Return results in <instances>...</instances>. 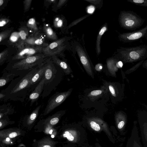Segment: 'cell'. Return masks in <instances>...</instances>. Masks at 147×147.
Segmentation results:
<instances>
[{
    "mask_svg": "<svg viewBox=\"0 0 147 147\" xmlns=\"http://www.w3.org/2000/svg\"><path fill=\"white\" fill-rule=\"evenodd\" d=\"M142 65L144 67L147 69V59L143 62Z\"/></svg>",
    "mask_w": 147,
    "mask_h": 147,
    "instance_id": "f6af8a7d",
    "label": "cell"
},
{
    "mask_svg": "<svg viewBox=\"0 0 147 147\" xmlns=\"http://www.w3.org/2000/svg\"><path fill=\"white\" fill-rule=\"evenodd\" d=\"M72 91V89H70L67 91L54 95L48 102L43 115H46L48 114L63 103L70 95Z\"/></svg>",
    "mask_w": 147,
    "mask_h": 147,
    "instance_id": "8992f818",
    "label": "cell"
},
{
    "mask_svg": "<svg viewBox=\"0 0 147 147\" xmlns=\"http://www.w3.org/2000/svg\"><path fill=\"white\" fill-rule=\"evenodd\" d=\"M8 122L5 120L3 119H0V128L1 129L2 128L4 127L5 125H7Z\"/></svg>",
    "mask_w": 147,
    "mask_h": 147,
    "instance_id": "b9f144b4",
    "label": "cell"
},
{
    "mask_svg": "<svg viewBox=\"0 0 147 147\" xmlns=\"http://www.w3.org/2000/svg\"><path fill=\"white\" fill-rule=\"evenodd\" d=\"M43 30L46 36L49 38L53 40L57 39V35L52 28L48 24L44 25Z\"/></svg>",
    "mask_w": 147,
    "mask_h": 147,
    "instance_id": "44dd1931",
    "label": "cell"
},
{
    "mask_svg": "<svg viewBox=\"0 0 147 147\" xmlns=\"http://www.w3.org/2000/svg\"><path fill=\"white\" fill-rule=\"evenodd\" d=\"M20 37L19 32H15L12 34L9 39L11 42H14L17 41L19 39Z\"/></svg>",
    "mask_w": 147,
    "mask_h": 147,
    "instance_id": "4dcf8cb0",
    "label": "cell"
},
{
    "mask_svg": "<svg viewBox=\"0 0 147 147\" xmlns=\"http://www.w3.org/2000/svg\"><path fill=\"white\" fill-rule=\"evenodd\" d=\"M108 86L109 91L112 95L113 96L115 97L116 95V94L115 90L114 87L111 84H110Z\"/></svg>",
    "mask_w": 147,
    "mask_h": 147,
    "instance_id": "f35d334b",
    "label": "cell"
},
{
    "mask_svg": "<svg viewBox=\"0 0 147 147\" xmlns=\"http://www.w3.org/2000/svg\"><path fill=\"white\" fill-rule=\"evenodd\" d=\"M52 58L53 62L62 69L66 75L69 74L71 73L70 67L65 62L59 59L56 56H53Z\"/></svg>",
    "mask_w": 147,
    "mask_h": 147,
    "instance_id": "2e32d148",
    "label": "cell"
},
{
    "mask_svg": "<svg viewBox=\"0 0 147 147\" xmlns=\"http://www.w3.org/2000/svg\"><path fill=\"white\" fill-rule=\"evenodd\" d=\"M5 96V95L3 94L0 93V99H2Z\"/></svg>",
    "mask_w": 147,
    "mask_h": 147,
    "instance_id": "bcb514c9",
    "label": "cell"
},
{
    "mask_svg": "<svg viewBox=\"0 0 147 147\" xmlns=\"http://www.w3.org/2000/svg\"><path fill=\"white\" fill-rule=\"evenodd\" d=\"M46 67V64L44 65L42 63L39 69L32 77L30 80L29 87L31 86L41 80L45 75Z\"/></svg>",
    "mask_w": 147,
    "mask_h": 147,
    "instance_id": "5bb4252c",
    "label": "cell"
},
{
    "mask_svg": "<svg viewBox=\"0 0 147 147\" xmlns=\"http://www.w3.org/2000/svg\"><path fill=\"white\" fill-rule=\"evenodd\" d=\"M54 24V26L56 27H61L63 25V21L58 17L56 18L55 19Z\"/></svg>",
    "mask_w": 147,
    "mask_h": 147,
    "instance_id": "836d02e7",
    "label": "cell"
},
{
    "mask_svg": "<svg viewBox=\"0 0 147 147\" xmlns=\"http://www.w3.org/2000/svg\"><path fill=\"white\" fill-rule=\"evenodd\" d=\"M107 26L106 25H105L101 28L97 35L96 47V52L97 55H99L101 52L100 43L101 37L102 35L107 31Z\"/></svg>",
    "mask_w": 147,
    "mask_h": 147,
    "instance_id": "d6986e66",
    "label": "cell"
},
{
    "mask_svg": "<svg viewBox=\"0 0 147 147\" xmlns=\"http://www.w3.org/2000/svg\"><path fill=\"white\" fill-rule=\"evenodd\" d=\"M25 45L28 46L40 47L44 48L49 45L44 43L41 38L31 37L27 38L25 42Z\"/></svg>",
    "mask_w": 147,
    "mask_h": 147,
    "instance_id": "9a60e30c",
    "label": "cell"
},
{
    "mask_svg": "<svg viewBox=\"0 0 147 147\" xmlns=\"http://www.w3.org/2000/svg\"><path fill=\"white\" fill-rule=\"evenodd\" d=\"M38 69L36 68L27 74L11 90V93L14 94L29 87L31 79Z\"/></svg>",
    "mask_w": 147,
    "mask_h": 147,
    "instance_id": "9c48e42d",
    "label": "cell"
},
{
    "mask_svg": "<svg viewBox=\"0 0 147 147\" xmlns=\"http://www.w3.org/2000/svg\"><path fill=\"white\" fill-rule=\"evenodd\" d=\"M41 107V105L38 106L28 116L27 121V123L28 125H31L34 121L38 115L39 111Z\"/></svg>",
    "mask_w": 147,
    "mask_h": 147,
    "instance_id": "7402d4cb",
    "label": "cell"
},
{
    "mask_svg": "<svg viewBox=\"0 0 147 147\" xmlns=\"http://www.w3.org/2000/svg\"><path fill=\"white\" fill-rule=\"evenodd\" d=\"M102 68V65L99 63L96 65L95 66V69L97 71H101Z\"/></svg>",
    "mask_w": 147,
    "mask_h": 147,
    "instance_id": "ee69618b",
    "label": "cell"
},
{
    "mask_svg": "<svg viewBox=\"0 0 147 147\" xmlns=\"http://www.w3.org/2000/svg\"><path fill=\"white\" fill-rule=\"evenodd\" d=\"M145 20L134 12L131 11H121L119 22L121 27L129 30H136L144 24Z\"/></svg>",
    "mask_w": 147,
    "mask_h": 147,
    "instance_id": "7a4b0ae2",
    "label": "cell"
},
{
    "mask_svg": "<svg viewBox=\"0 0 147 147\" xmlns=\"http://www.w3.org/2000/svg\"><path fill=\"white\" fill-rule=\"evenodd\" d=\"M44 48L40 47L28 46L19 51L13 58V60L23 59L42 53Z\"/></svg>",
    "mask_w": 147,
    "mask_h": 147,
    "instance_id": "ba28073f",
    "label": "cell"
},
{
    "mask_svg": "<svg viewBox=\"0 0 147 147\" xmlns=\"http://www.w3.org/2000/svg\"><path fill=\"white\" fill-rule=\"evenodd\" d=\"M90 124L91 127L94 130L97 131H98L100 130V125L95 122L92 121L90 122Z\"/></svg>",
    "mask_w": 147,
    "mask_h": 147,
    "instance_id": "e575fe53",
    "label": "cell"
},
{
    "mask_svg": "<svg viewBox=\"0 0 147 147\" xmlns=\"http://www.w3.org/2000/svg\"><path fill=\"white\" fill-rule=\"evenodd\" d=\"M32 0H26L24 1V9L25 11H26L29 9L32 1Z\"/></svg>",
    "mask_w": 147,
    "mask_h": 147,
    "instance_id": "d590c367",
    "label": "cell"
},
{
    "mask_svg": "<svg viewBox=\"0 0 147 147\" xmlns=\"http://www.w3.org/2000/svg\"><path fill=\"white\" fill-rule=\"evenodd\" d=\"M105 90V89L104 88L100 89L94 90L91 92L88 96L90 98H95L102 96Z\"/></svg>",
    "mask_w": 147,
    "mask_h": 147,
    "instance_id": "cb8c5ba5",
    "label": "cell"
},
{
    "mask_svg": "<svg viewBox=\"0 0 147 147\" xmlns=\"http://www.w3.org/2000/svg\"><path fill=\"white\" fill-rule=\"evenodd\" d=\"M59 112H57L49 119V122L50 125H54L58 122L59 120V115H60Z\"/></svg>",
    "mask_w": 147,
    "mask_h": 147,
    "instance_id": "d4e9b609",
    "label": "cell"
},
{
    "mask_svg": "<svg viewBox=\"0 0 147 147\" xmlns=\"http://www.w3.org/2000/svg\"><path fill=\"white\" fill-rule=\"evenodd\" d=\"M49 1V2H55V1H56V0H48V1Z\"/></svg>",
    "mask_w": 147,
    "mask_h": 147,
    "instance_id": "c3c4849f",
    "label": "cell"
},
{
    "mask_svg": "<svg viewBox=\"0 0 147 147\" xmlns=\"http://www.w3.org/2000/svg\"><path fill=\"white\" fill-rule=\"evenodd\" d=\"M63 136L66 137L67 139L70 141H72L74 140V137L68 131H66L63 134Z\"/></svg>",
    "mask_w": 147,
    "mask_h": 147,
    "instance_id": "8d00e7d4",
    "label": "cell"
},
{
    "mask_svg": "<svg viewBox=\"0 0 147 147\" xmlns=\"http://www.w3.org/2000/svg\"><path fill=\"white\" fill-rule=\"evenodd\" d=\"M74 49L87 73L92 78L94 74L87 55L82 46L77 42L75 44Z\"/></svg>",
    "mask_w": 147,
    "mask_h": 147,
    "instance_id": "52a82bcc",
    "label": "cell"
},
{
    "mask_svg": "<svg viewBox=\"0 0 147 147\" xmlns=\"http://www.w3.org/2000/svg\"><path fill=\"white\" fill-rule=\"evenodd\" d=\"M139 123L144 147H147V118H139Z\"/></svg>",
    "mask_w": 147,
    "mask_h": 147,
    "instance_id": "7c38bea8",
    "label": "cell"
},
{
    "mask_svg": "<svg viewBox=\"0 0 147 147\" xmlns=\"http://www.w3.org/2000/svg\"><path fill=\"white\" fill-rule=\"evenodd\" d=\"M126 121L123 119L122 120L120 121L118 124V127L119 129H121L123 128L125 126V124Z\"/></svg>",
    "mask_w": 147,
    "mask_h": 147,
    "instance_id": "ab89813d",
    "label": "cell"
},
{
    "mask_svg": "<svg viewBox=\"0 0 147 147\" xmlns=\"http://www.w3.org/2000/svg\"><path fill=\"white\" fill-rule=\"evenodd\" d=\"M117 58L111 59L108 60L107 62V68L112 75H115L116 72L118 70L117 63L119 60L117 57Z\"/></svg>",
    "mask_w": 147,
    "mask_h": 147,
    "instance_id": "e0dca14e",
    "label": "cell"
},
{
    "mask_svg": "<svg viewBox=\"0 0 147 147\" xmlns=\"http://www.w3.org/2000/svg\"><path fill=\"white\" fill-rule=\"evenodd\" d=\"M8 51L5 50L1 52L0 53V65L2 64L5 62L7 55H8Z\"/></svg>",
    "mask_w": 147,
    "mask_h": 147,
    "instance_id": "f546056e",
    "label": "cell"
},
{
    "mask_svg": "<svg viewBox=\"0 0 147 147\" xmlns=\"http://www.w3.org/2000/svg\"><path fill=\"white\" fill-rule=\"evenodd\" d=\"M119 40L124 43H131L140 40H147V25L137 31L120 34Z\"/></svg>",
    "mask_w": 147,
    "mask_h": 147,
    "instance_id": "5b68a950",
    "label": "cell"
},
{
    "mask_svg": "<svg viewBox=\"0 0 147 147\" xmlns=\"http://www.w3.org/2000/svg\"><path fill=\"white\" fill-rule=\"evenodd\" d=\"M66 0H60L59 1L57 7H59L64 5L67 1Z\"/></svg>",
    "mask_w": 147,
    "mask_h": 147,
    "instance_id": "7bdbcfd3",
    "label": "cell"
},
{
    "mask_svg": "<svg viewBox=\"0 0 147 147\" xmlns=\"http://www.w3.org/2000/svg\"><path fill=\"white\" fill-rule=\"evenodd\" d=\"M44 76L40 80L39 83L29 96V100L31 101V105L37 100L42 90L45 82Z\"/></svg>",
    "mask_w": 147,
    "mask_h": 147,
    "instance_id": "8fae6325",
    "label": "cell"
},
{
    "mask_svg": "<svg viewBox=\"0 0 147 147\" xmlns=\"http://www.w3.org/2000/svg\"><path fill=\"white\" fill-rule=\"evenodd\" d=\"M117 57L125 63L140 61L147 58V45L121 47L117 50Z\"/></svg>",
    "mask_w": 147,
    "mask_h": 147,
    "instance_id": "6da1fadb",
    "label": "cell"
},
{
    "mask_svg": "<svg viewBox=\"0 0 147 147\" xmlns=\"http://www.w3.org/2000/svg\"><path fill=\"white\" fill-rule=\"evenodd\" d=\"M70 38L66 36L51 43L43 49L42 53L46 56L60 55L67 48Z\"/></svg>",
    "mask_w": 147,
    "mask_h": 147,
    "instance_id": "277c9868",
    "label": "cell"
},
{
    "mask_svg": "<svg viewBox=\"0 0 147 147\" xmlns=\"http://www.w3.org/2000/svg\"><path fill=\"white\" fill-rule=\"evenodd\" d=\"M144 60H143L141 61H140L139 62H138V63L136 64L135 65L133 66L130 69L127 70V74H129L131 72L135 71L136 69L138 67H139L140 65L143 63L144 62Z\"/></svg>",
    "mask_w": 147,
    "mask_h": 147,
    "instance_id": "d6a6232c",
    "label": "cell"
},
{
    "mask_svg": "<svg viewBox=\"0 0 147 147\" xmlns=\"http://www.w3.org/2000/svg\"><path fill=\"white\" fill-rule=\"evenodd\" d=\"M28 30L24 28H21L19 32L20 40L17 45L19 50H21L24 47L25 43L28 36Z\"/></svg>",
    "mask_w": 147,
    "mask_h": 147,
    "instance_id": "ac0fdd59",
    "label": "cell"
},
{
    "mask_svg": "<svg viewBox=\"0 0 147 147\" xmlns=\"http://www.w3.org/2000/svg\"><path fill=\"white\" fill-rule=\"evenodd\" d=\"M46 56L43 54L39 53L22 59L14 63L13 68L18 70H27L43 63Z\"/></svg>",
    "mask_w": 147,
    "mask_h": 147,
    "instance_id": "3957f363",
    "label": "cell"
},
{
    "mask_svg": "<svg viewBox=\"0 0 147 147\" xmlns=\"http://www.w3.org/2000/svg\"><path fill=\"white\" fill-rule=\"evenodd\" d=\"M4 1L3 0H0V6H1L3 4Z\"/></svg>",
    "mask_w": 147,
    "mask_h": 147,
    "instance_id": "7dc6e473",
    "label": "cell"
},
{
    "mask_svg": "<svg viewBox=\"0 0 147 147\" xmlns=\"http://www.w3.org/2000/svg\"><path fill=\"white\" fill-rule=\"evenodd\" d=\"M21 134V130L18 129L10 128L1 130L0 131V137L2 138H12Z\"/></svg>",
    "mask_w": 147,
    "mask_h": 147,
    "instance_id": "4fadbf2b",
    "label": "cell"
},
{
    "mask_svg": "<svg viewBox=\"0 0 147 147\" xmlns=\"http://www.w3.org/2000/svg\"><path fill=\"white\" fill-rule=\"evenodd\" d=\"M9 20L7 19H1L0 21V26L3 27L5 25L9 22Z\"/></svg>",
    "mask_w": 147,
    "mask_h": 147,
    "instance_id": "60d3db41",
    "label": "cell"
},
{
    "mask_svg": "<svg viewBox=\"0 0 147 147\" xmlns=\"http://www.w3.org/2000/svg\"><path fill=\"white\" fill-rule=\"evenodd\" d=\"M85 1L91 3L97 6H99L100 4L102 5V1L100 0H86Z\"/></svg>",
    "mask_w": 147,
    "mask_h": 147,
    "instance_id": "74e56055",
    "label": "cell"
},
{
    "mask_svg": "<svg viewBox=\"0 0 147 147\" xmlns=\"http://www.w3.org/2000/svg\"><path fill=\"white\" fill-rule=\"evenodd\" d=\"M127 1L136 5L147 7V0H127Z\"/></svg>",
    "mask_w": 147,
    "mask_h": 147,
    "instance_id": "484cf974",
    "label": "cell"
},
{
    "mask_svg": "<svg viewBox=\"0 0 147 147\" xmlns=\"http://www.w3.org/2000/svg\"><path fill=\"white\" fill-rule=\"evenodd\" d=\"M126 147H143L140 140L136 123H134Z\"/></svg>",
    "mask_w": 147,
    "mask_h": 147,
    "instance_id": "30bf717a",
    "label": "cell"
},
{
    "mask_svg": "<svg viewBox=\"0 0 147 147\" xmlns=\"http://www.w3.org/2000/svg\"><path fill=\"white\" fill-rule=\"evenodd\" d=\"M27 26L34 30L36 31L38 30L36 23L35 19L33 18L29 20L27 24Z\"/></svg>",
    "mask_w": 147,
    "mask_h": 147,
    "instance_id": "83f0119b",
    "label": "cell"
},
{
    "mask_svg": "<svg viewBox=\"0 0 147 147\" xmlns=\"http://www.w3.org/2000/svg\"><path fill=\"white\" fill-rule=\"evenodd\" d=\"M90 15L87 14L84 16H83L81 18H78L76 20H74L67 27V28L68 29L71 28V27L76 25L77 24L85 19L86 18L89 16Z\"/></svg>",
    "mask_w": 147,
    "mask_h": 147,
    "instance_id": "f1b7e54d",
    "label": "cell"
},
{
    "mask_svg": "<svg viewBox=\"0 0 147 147\" xmlns=\"http://www.w3.org/2000/svg\"><path fill=\"white\" fill-rule=\"evenodd\" d=\"M11 30H8L2 32L0 34V42H1L9 35Z\"/></svg>",
    "mask_w": 147,
    "mask_h": 147,
    "instance_id": "1f68e13d",
    "label": "cell"
},
{
    "mask_svg": "<svg viewBox=\"0 0 147 147\" xmlns=\"http://www.w3.org/2000/svg\"><path fill=\"white\" fill-rule=\"evenodd\" d=\"M55 142L49 138H45L38 143V147H55Z\"/></svg>",
    "mask_w": 147,
    "mask_h": 147,
    "instance_id": "ffe728a7",
    "label": "cell"
},
{
    "mask_svg": "<svg viewBox=\"0 0 147 147\" xmlns=\"http://www.w3.org/2000/svg\"><path fill=\"white\" fill-rule=\"evenodd\" d=\"M13 74H9L5 77H1L0 79V86L2 87L5 85L12 77H14Z\"/></svg>",
    "mask_w": 147,
    "mask_h": 147,
    "instance_id": "4316f807",
    "label": "cell"
},
{
    "mask_svg": "<svg viewBox=\"0 0 147 147\" xmlns=\"http://www.w3.org/2000/svg\"><path fill=\"white\" fill-rule=\"evenodd\" d=\"M53 74V67L51 64H47L44 75L45 81L50 80L52 77Z\"/></svg>",
    "mask_w": 147,
    "mask_h": 147,
    "instance_id": "603a6c76",
    "label": "cell"
}]
</instances>
